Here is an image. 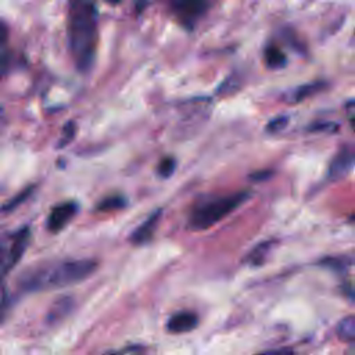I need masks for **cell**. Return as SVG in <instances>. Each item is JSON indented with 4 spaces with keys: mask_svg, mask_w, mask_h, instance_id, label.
Masks as SVG:
<instances>
[{
    "mask_svg": "<svg viewBox=\"0 0 355 355\" xmlns=\"http://www.w3.org/2000/svg\"><path fill=\"white\" fill-rule=\"evenodd\" d=\"M67 32L76 68L87 71L93 64L98 40V15L93 0L68 1Z\"/></svg>",
    "mask_w": 355,
    "mask_h": 355,
    "instance_id": "obj_1",
    "label": "cell"
},
{
    "mask_svg": "<svg viewBox=\"0 0 355 355\" xmlns=\"http://www.w3.org/2000/svg\"><path fill=\"white\" fill-rule=\"evenodd\" d=\"M96 268L97 262L93 259L62 261L31 270L21 279V286L26 291L67 287L87 279L94 273Z\"/></svg>",
    "mask_w": 355,
    "mask_h": 355,
    "instance_id": "obj_2",
    "label": "cell"
},
{
    "mask_svg": "<svg viewBox=\"0 0 355 355\" xmlns=\"http://www.w3.org/2000/svg\"><path fill=\"white\" fill-rule=\"evenodd\" d=\"M247 191H237L223 196H215V197H207L197 202L189 215V226L193 230H205L223 218H226L229 214H232L234 209H237L243 202L248 200Z\"/></svg>",
    "mask_w": 355,
    "mask_h": 355,
    "instance_id": "obj_3",
    "label": "cell"
},
{
    "mask_svg": "<svg viewBox=\"0 0 355 355\" xmlns=\"http://www.w3.org/2000/svg\"><path fill=\"white\" fill-rule=\"evenodd\" d=\"M29 240L26 227L0 241V279L12 269L25 252Z\"/></svg>",
    "mask_w": 355,
    "mask_h": 355,
    "instance_id": "obj_4",
    "label": "cell"
},
{
    "mask_svg": "<svg viewBox=\"0 0 355 355\" xmlns=\"http://www.w3.org/2000/svg\"><path fill=\"white\" fill-rule=\"evenodd\" d=\"M352 165H354V151L351 147H344L331 159L327 171V178L331 182L341 180L351 172Z\"/></svg>",
    "mask_w": 355,
    "mask_h": 355,
    "instance_id": "obj_5",
    "label": "cell"
},
{
    "mask_svg": "<svg viewBox=\"0 0 355 355\" xmlns=\"http://www.w3.org/2000/svg\"><path fill=\"white\" fill-rule=\"evenodd\" d=\"M76 211H78V205L72 201L62 202V204L54 207L47 218V229L53 233L62 230L71 222V219L75 216Z\"/></svg>",
    "mask_w": 355,
    "mask_h": 355,
    "instance_id": "obj_6",
    "label": "cell"
},
{
    "mask_svg": "<svg viewBox=\"0 0 355 355\" xmlns=\"http://www.w3.org/2000/svg\"><path fill=\"white\" fill-rule=\"evenodd\" d=\"M198 324V316L190 311H180L173 313L166 322V330L172 334H182L191 331Z\"/></svg>",
    "mask_w": 355,
    "mask_h": 355,
    "instance_id": "obj_7",
    "label": "cell"
},
{
    "mask_svg": "<svg viewBox=\"0 0 355 355\" xmlns=\"http://www.w3.org/2000/svg\"><path fill=\"white\" fill-rule=\"evenodd\" d=\"M161 214L162 211L161 209H157L154 211L144 222H141L137 229L130 234V241L135 244V245H141V244H146L151 240V237L154 236L157 227H158V223L161 220Z\"/></svg>",
    "mask_w": 355,
    "mask_h": 355,
    "instance_id": "obj_8",
    "label": "cell"
},
{
    "mask_svg": "<svg viewBox=\"0 0 355 355\" xmlns=\"http://www.w3.org/2000/svg\"><path fill=\"white\" fill-rule=\"evenodd\" d=\"M175 12L182 21L193 22L205 10V3L202 0H171Z\"/></svg>",
    "mask_w": 355,
    "mask_h": 355,
    "instance_id": "obj_9",
    "label": "cell"
},
{
    "mask_svg": "<svg viewBox=\"0 0 355 355\" xmlns=\"http://www.w3.org/2000/svg\"><path fill=\"white\" fill-rule=\"evenodd\" d=\"M276 245V241L273 240H268V241H262L259 244H257L244 258V262L250 266H261L266 262V259L269 258V255L272 254L273 248Z\"/></svg>",
    "mask_w": 355,
    "mask_h": 355,
    "instance_id": "obj_10",
    "label": "cell"
},
{
    "mask_svg": "<svg viewBox=\"0 0 355 355\" xmlns=\"http://www.w3.org/2000/svg\"><path fill=\"white\" fill-rule=\"evenodd\" d=\"M336 333L340 340L345 343H352L355 338V316L348 315L341 319L336 326Z\"/></svg>",
    "mask_w": 355,
    "mask_h": 355,
    "instance_id": "obj_11",
    "label": "cell"
},
{
    "mask_svg": "<svg viewBox=\"0 0 355 355\" xmlns=\"http://www.w3.org/2000/svg\"><path fill=\"white\" fill-rule=\"evenodd\" d=\"M72 305H73V301L68 297L58 300L57 302L53 304V306L47 315V320L50 323L58 322L60 319H62L64 316H67L69 313V311L72 309Z\"/></svg>",
    "mask_w": 355,
    "mask_h": 355,
    "instance_id": "obj_12",
    "label": "cell"
},
{
    "mask_svg": "<svg viewBox=\"0 0 355 355\" xmlns=\"http://www.w3.org/2000/svg\"><path fill=\"white\" fill-rule=\"evenodd\" d=\"M320 265H323L324 268L333 270V272H338V273H345V270L351 266V258L348 257H330V258H324L320 261Z\"/></svg>",
    "mask_w": 355,
    "mask_h": 355,
    "instance_id": "obj_13",
    "label": "cell"
},
{
    "mask_svg": "<svg viewBox=\"0 0 355 355\" xmlns=\"http://www.w3.org/2000/svg\"><path fill=\"white\" fill-rule=\"evenodd\" d=\"M265 62L270 67V68H279L282 65H284L286 62V57L283 54V51L279 47L270 46L266 49L265 51Z\"/></svg>",
    "mask_w": 355,
    "mask_h": 355,
    "instance_id": "obj_14",
    "label": "cell"
},
{
    "mask_svg": "<svg viewBox=\"0 0 355 355\" xmlns=\"http://www.w3.org/2000/svg\"><path fill=\"white\" fill-rule=\"evenodd\" d=\"M125 205V200L123 197L121 196H111V197H107L104 198L103 201L98 202L97 208L100 211H104V212H110V211H115V209H119Z\"/></svg>",
    "mask_w": 355,
    "mask_h": 355,
    "instance_id": "obj_15",
    "label": "cell"
},
{
    "mask_svg": "<svg viewBox=\"0 0 355 355\" xmlns=\"http://www.w3.org/2000/svg\"><path fill=\"white\" fill-rule=\"evenodd\" d=\"M175 168H176V161L172 157H166L158 164L157 171L161 178H169L175 172Z\"/></svg>",
    "mask_w": 355,
    "mask_h": 355,
    "instance_id": "obj_16",
    "label": "cell"
},
{
    "mask_svg": "<svg viewBox=\"0 0 355 355\" xmlns=\"http://www.w3.org/2000/svg\"><path fill=\"white\" fill-rule=\"evenodd\" d=\"M31 191H32V189H26L25 191H22V193H19L15 198H12L8 204H6L4 207H3V211H6V212H8V211H11V209H14L15 207H18V204H21V202H24L25 201V198L26 197H29V194H31Z\"/></svg>",
    "mask_w": 355,
    "mask_h": 355,
    "instance_id": "obj_17",
    "label": "cell"
},
{
    "mask_svg": "<svg viewBox=\"0 0 355 355\" xmlns=\"http://www.w3.org/2000/svg\"><path fill=\"white\" fill-rule=\"evenodd\" d=\"M73 135H75V126H73V123H68V125L64 128V132H62V135H61V139H60L58 147H64V146H67V144L72 140Z\"/></svg>",
    "mask_w": 355,
    "mask_h": 355,
    "instance_id": "obj_18",
    "label": "cell"
},
{
    "mask_svg": "<svg viewBox=\"0 0 355 355\" xmlns=\"http://www.w3.org/2000/svg\"><path fill=\"white\" fill-rule=\"evenodd\" d=\"M143 354H144V348L141 345H132V347L122 348L110 355H143Z\"/></svg>",
    "mask_w": 355,
    "mask_h": 355,
    "instance_id": "obj_19",
    "label": "cell"
},
{
    "mask_svg": "<svg viewBox=\"0 0 355 355\" xmlns=\"http://www.w3.org/2000/svg\"><path fill=\"white\" fill-rule=\"evenodd\" d=\"M286 125H287V118L286 116H279L268 125V130L272 132V133H276V132H280Z\"/></svg>",
    "mask_w": 355,
    "mask_h": 355,
    "instance_id": "obj_20",
    "label": "cell"
},
{
    "mask_svg": "<svg viewBox=\"0 0 355 355\" xmlns=\"http://www.w3.org/2000/svg\"><path fill=\"white\" fill-rule=\"evenodd\" d=\"M258 355H295L291 349L287 348H282V349H272V351H266V352H261Z\"/></svg>",
    "mask_w": 355,
    "mask_h": 355,
    "instance_id": "obj_21",
    "label": "cell"
},
{
    "mask_svg": "<svg viewBox=\"0 0 355 355\" xmlns=\"http://www.w3.org/2000/svg\"><path fill=\"white\" fill-rule=\"evenodd\" d=\"M107 3H110V4H119V3H122L123 0H105Z\"/></svg>",
    "mask_w": 355,
    "mask_h": 355,
    "instance_id": "obj_22",
    "label": "cell"
},
{
    "mask_svg": "<svg viewBox=\"0 0 355 355\" xmlns=\"http://www.w3.org/2000/svg\"><path fill=\"white\" fill-rule=\"evenodd\" d=\"M4 39V31H3V28L0 26V42Z\"/></svg>",
    "mask_w": 355,
    "mask_h": 355,
    "instance_id": "obj_23",
    "label": "cell"
}]
</instances>
